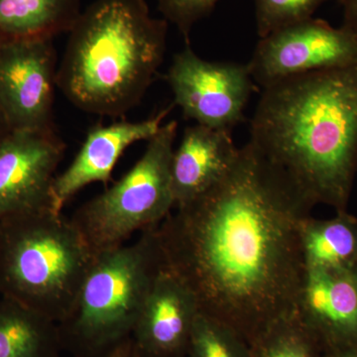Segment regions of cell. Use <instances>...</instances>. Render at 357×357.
<instances>
[{
  "label": "cell",
  "instance_id": "cell-1",
  "mask_svg": "<svg viewBox=\"0 0 357 357\" xmlns=\"http://www.w3.org/2000/svg\"><path fill=\"white\" fill-rule=\"evenodd\" d=\"M314 206L248 142L218 184L156 227L164 267L199 312L251 344L295 311L306 272L301 227Z\"/></svg>",
  "mask_w": 357,
  "mask_h": 357
},
{
  "label": "cell",
  "instance_id": "cell-2",
  "mask_svg": "<svg viewBox=\"0 0 357 357\" xmlns=\"http://www.w3.org/2000/svg\"><path fill=\"white\" fill-rule=\"evenodd\" d=\"M249 143L314 206L347 211L357 175V64L263 89Z\"/></svg>",
  "mask_w": 357,
  "mask_h": 357
},
{
  "label": "cell",
  "instance_id": "cell-3",
  "mask_svg": "<svg viewBox=\"0 0 357 357\" xmlns=\"http://www.w3.org/2000/svg\"><path fill=\"white\" fill-rule=\"evenodd\" d=\"M168 24L145 0H95L69 32L58 88L83 112L123 116L158 75Z\"/></svg>",
  "mask_w": 357,
  "mask_h": 357
},
{
  "label": "cell",
  "instance_id": "cell-4",
  "mask_svg": "<svg viewBox=\"0 0 357 357\" xmlns=\"http://www.w3.org/2000/svg\"><path fill=\"white\" fill-rule=\"evenodd\" d=\"M156 227L95 255L72 309L58 324L63 351L73 357H112L128 349L164 268Z\"/></svg>",
  "mask_w": 357,
  "mask_h": 357
},
{
  "label": "cell",
  "instance_id": "cell-5",
  "mask_svg": "<svg viewBox=\"0 0 357 357\" xmlns=\"http://www.w3.org/2000/svg\"><path fill=\"white\" fill-rule=\"evenodd\" d=\"M95 255L74 222L51 208L0 220V294L59 324Z\"/></svg>",
  "mask_w": 357,
  "mask_h": 357
},
{
  "label": "cell",
  "instance_id": "cell-6",
  "mask_svg": "<svg viewBox=\"0 0 357 357\" xmlns=\"http://www.w3.org/2000/svg\"><path fill=\"white\" fill-rule=\"evenodd\" d=\"M177 133V121L163 124L148 140L137 163L70 218L93 255L126 244L136 232L158 227L175 208L171 163Z\"/></svg>",
  "mask_w": 357,
  "mask_h": 357
},
{
  "label": "cell",
  "instance_id": "cell-7",
  "mask_svg": "<svg viewBox=\"0 0 357 357\" xmlns=\"http://www.w3.org/2000/svg\"><path fill=\"white\" fill-rule=\"evenodd\" d=\"M166 81L185 119L227 130L243 121L253 91L248 64L204 60L190 45L174 55Z\"/></svg>",
  "mask_w": 357,
  "mask_h": 357
},
{
  "label": "cell",
  "instance_id": "cell-8",
  "mask_svg": "<svg viewBox=\"0 0 357 357\" xmlns=\"http://www.w3.org/2000/svg\"><path fill=\"white\" fill-rule=\"evenodd\" d=\"M357 64V37L318 18L301 21L260 38L248 64L256 84H271L319 70Z\"/></svg>",
  "mask_w": 357,
  "mask_h": 357
},
{
  "label": "cell",
  "instance_id": "cell-9",
  "mask_svg": "<svg viewBox=\"0 0 357 357\" xmlns=\"http://www.w3.org/2000/svg\"><path fill=\"white\" fill-rule=\"evenodd\" d=\"M58 58L53 39L0 43V112L10 131H53Z\"/></svg>",
  "mask_w": 357,
  "mask_h": 357
},
{
  "label": "cell",
  "instance_id": "cell-10",
  "mask_svg": "<svg viewBox=\"0 0 357 357\" xmlns=\"http://www.w3.org/2000/svg\"><path fill=\"white\" fill-rule=\"evenodd\" d=\"M53 131H9L0 139V220L51 208V191L65 153Z\"/></svg>",
  "mask_w": 357,
  "mask_h": 357
},
{
  "label": "cell",
  "instance_id": "cell-11",
  "mask_svg": "<svg viewBox=\"0 0 357 357\" xmlns=\"http://www.w3.org/2000/svg\"><path fill=\"white\" fill-rule=\"evenodd\" d=\"M199 312L190 289L164 267L141 310L129 351L134 357H187Z\"/></svg>",
  "mask_w": 357,
  "mask_h": 357
},
{
  "label": "cell",
  "instance_id": "cell-12",
  "mask_svg": "<svg viewBox=\"0 0 357 357\" xmlns=\"http://www.w3.org/2000/svg\"><path fill=\"white\" fill-rule=\"evenodd\" d=\"M295 312L318 345L357 347V268L306 270Z\"/></svg>",
  "mask_w": 357,
  "mask_h": 357
},
{
  "label": "cell",
  "instance_id": "cell-13",
  "mask_svg": "<svg viewBox=\"0 0 357 357\" xmlns=\"http://www.w3.org/2000/svg\"><path fill=\"white\" fill-rule=\"evenodd\" d=\"M173 107L170 105L145 121H119L91 128L72 163L54 180L52 210L62 213L68 202L86 185L107 184L123 152L138 141L153 137Z\"/></svg>",
  "mask_w": 357,
  "mask_h": 357
},
{
  "label": "cell",
  "instance_id": "cell-14",
  "mask_svg": "<svg viewBox=\"0 0 357 357\" xmlns=\"http://www.w3.org/2000/svg\"><path fill=\"white\" fill-rule=\"evenodd\" d=\"M231 130L196 124L174 149L171 178L175 208L203 196L229 172L238 156Z\"/></svg>",
  "mask_w": 357,
  "mask_h": 357
},
{
  "label": "cell",
  "instance_id": "cell-15",
  "mask_svg": "<svg viewBox=\"0 0 357 357\" xmlns=\"http://www.w3.org/2000/svg\"><path fill=\"white\" fill-rule=\"evenodd\" d=\"M82 13L81 0H0V43L54 39Z\"/></svg>",
  "mask_w": 357,
  "mask_h": 357
},
{
  "label": "cell",
  "instance_id": "cell-16",
  "mask_svg": "<svg viewBox=\"0 0 357 357\" xmlns=\"http://www.w3.org/2000/svg\"><path fill=\"white\" fill-rule=\"evenodd\" d=\"M58 324L48 317L2 297L0 357H60Z\"/></svg>",
  "mask_w": 357,
  "mask_h": 357
},
{
  "label": "cell",
  "instance_id": "cell-17",
  "mask_svg": "<svg viewBox=\"0 0 357 357\" xmlns=\"http://www.w3.org/2000/svg\"><path fill=\"white\" fill-rule=\"evenodd\" d=\"M300 234L305 270L357 268V218L349 211L328 220L311 215Z\"/></svg>",
  "mask_w": 357,
  "mask_h": 357
},
{
  "label": "cell",
  "instance_id": "cell-18",
  "mask_svg": "<svg viewBox=\"0 0 357 357\" xmlns=\"http://www.w3.org/2000/svg\"><path fill=\"white\" fill-rule=\"evenodd\" d=\"M251 345V357H316L318 347L295 311L273 321Z\"/></svg>",
  "mask_w": 357,
  "mask_h": 357
},
{
  "label": "cell",
  "instance_id": "cell-19",
  "mask_svg": "<svg viewBox=\"0 0 357 357\" xmlns=\"http://www.w3.org/2000/svg\"><path fill=\"white\" fill-rule=\"evenodd\" d=\"M245 340L229 326L199 312L187 357H251Z\"/></svg>",
  "mask_w": 357,
  "mask_h": 357
},
{
  "label": "cell",
  "instance_id": "cell-20",
  "mask_svg": "<svg viewBox=\"0 0 357 357\" xmlns=\"http://www.w3.org/2000/svg\"><path fill=\"white\" fill-rule=\"evenodd\" d=\"M328 0H255L260 38L287 26L310 20Z\"/></svg>",
  "mask_w": 357,
  "mask_h": 357
},
{
  "label": "cell",
  "instance_id": "cell-21",
  "mask_svg": "<svg viewBox=\"0 0 357 357\" xmlns=\"http://www.w3.org/2000/svg\"><path fill=\"white\" fill-rule=\"evenodd\" d=\"M220 0H157L160 13L172 23L190 45V35L196 23L208 16Z\"/></svg>",
  "mask_w": 357,
  "mask_h": 357
},
{
  "label": "cell",
  "instance_id": "cell-22",
  "mask_svg": "<svg viewBox=\"0 0 357 357\" xmlns=\"http://www.w3.org/2000/svg\"><path fill=\"white\" fill-rule=\"evenodd\" d=\"M342 7V26L357 37V0H338Z\"/></svg>",
  "mask_w": 357,
  "mask_h": 357
},
{
  "label": "cell",
  "instance_id": "cell-23",
  "mask_svg": "<svg viewBox=\"0 0 357 357\" xmlns=\"http://www.w3.org/2000/svg\"><path fill=\"white\" fill-rule=\"evenodd\" d=\"M335 351V354H333L332 357H357V347L338 349V351Z\"/></svg>",
  "mask_w": 357,
  "mask_h": 357
},
{
  "label": "cell",
  "instance_id": "cell-24",
  "mask_svg": "<svg viewBox=\"0 0 357 357\" xmlns=\"http://www.w3.org/2000/svg\"><path fill=\"white\" fill-rule=\"evenodd\" d=\"M9 131H10V129H9L6 121H4L3 116H2L1 112H0V139L3 136H6Z\"/></svg>",
  "mask_w": 357,
  "mask_h": 357
},
{
  "label": "cell",
  "instance_id": "cell-25",
  "mask_svg": "<svg viewBox=\"0 0 357 357\" xmlns=\"http://www.w3.org/2000/svg\"><path fill=\"white\" fill-rule=\"evenodd\" d=\"M112 357H134L132 354H131L130 351H129V349H124V351H122L121 352H119V354H117L116 356H112Z\"/></svg>",
  "mask_w": 357,
  "mask_h": 357
}]
</instances>
